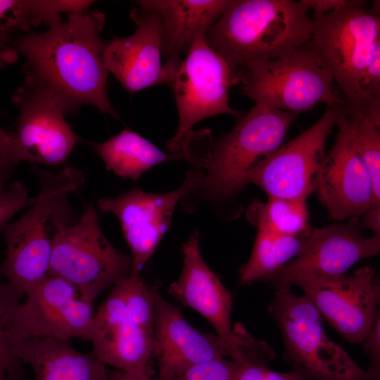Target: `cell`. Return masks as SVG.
I'll return each instance as SVG.
<instances>
[{"mask_svg": "<svg viewBox=\"0 0 380 380\" xmlns=\"http://www.w3.org/2000/svg\"><path fill=\"white\" fill-rule=\"evenodd\" d=\"M132 270V257L106 239L91 205L84 204L79 220L54 240L49 274L72 284L89 303Z\"/></svg>", "mask_w": 380, "mask_h": 380, "instance_id": "8", "label": "cell"}, {"mask_svg": "<svg viewBox=\"0 0 380 380\" xmlns=\"http://www.w3.org/2000/svg\"><path fill=\"white\" fill-rule=\"evenodd\" d=\"M345 120L353 146L367 167L372 179L375 207H380L379 127L349 114Z\"/></svg>", "mask_w": 380, "mask_h": 380, "instance_id": "27", "label": "cell"}, {"mask_svg": "<svg viewBox=\"0 0 380 380\" xmlns=\"http://www.w3.org/2000/svg\"><path fill=\"white\" fill-rule=\"evenodd\" d=\"M308 8L293 0H232L208 30L206 44L234 70L286 55L309 41Z\"/></svg>", "mask_w": 380, "mask_h": 380, "instance_id": "2", "label": "cell"}, {"mask_svg": "<svg viewBox=\"0 0 380 380\" xmlns=\"http://www.w3.org/2000/svg\"><path fill=\"white\" fill-rule=\"evenodd\" d=\"M105 21L99 11L72 12L44 32L30 31L14 40L15 51L26 59L25 76L41 84L65 115L90 105L118 118L106 90L109 72L100 37Z\"/></svg>", "mask_w": 380, "mask_h": 380, "instance_id": "1", "label": "cell"}, {"mask_svg": "<svg viewBox=\"0 0 380 380\" xmlns=\"http://www.w3.org/2000/svg\"><path fill=\"white\" fill-rule=\"evenodd\" d=\"M35 197L28 196L27 187L20 181H14L0 189V232L18 212L31 205Z\"/></svg>", "mask_w": 380, "mask_h": 380, "instance_id": "30", "label": "cell"}, {"mask_svg": "<svg viewBox=\"0 0 380 380\" xmlns=\"http://www.w3.org/2000/svg\"><path fill=\"white\" fill-rule=\"evenodd\" d=\"M348 113L346 106H326L315 124L255 165L246 177V185H257L268 198L306 201L316 189L327 138Z\"/></svg>", "mask_w": 380, "mask_h": 380, "instance_id": "12", "label": "cell"}, {"mask_svg": "<svg viewBox=\"0 0 380 380\" xmlns=\"http://www.w3.org/2000/svg\"><path fill=\"white\" fill-rule=\"evenodd\" d=\"M310 233L296 236H277L258 230L251 257L239 271V284L263 281L292 260Z\"/></svg>", "mask_w": 380, "mask_h": 380, "instance_id": "25", "label": "cell"}, {"mask_svg": "<svg viewBox=\"0 0 380 380\" xmlns=\"http://www.w3.org/2000/svg\"><path fill=\"white\" fill-rule=\"evenodd\" d=\"M234 380H305L291 370L279 372L270 369L267 365L252 362H239Z\"/></svg>", "mask_w": 380, "mask_h": 380, "instance_id": "32", "label": "cell"}, {"mask_svg": "<svg viewBox=\"0 0 380 380\" xmlns=\"http://www.w3.org/2000/svg\"><path fill=\"white\" fill-rule=\"evenodd\" d=\"M379 208H372L365 215L366 227L372 229L376 236H379Z\"/></svg>", "mask_w": 380, "mask_h": 380, "instance_id": "36", "label": "cell"}, {"mask_svg": "<svg viewBox=\"0 0 380 380\" xmlns=\"http://www.w3.org/2000/svg\"><path fill=\"white\" fill-rule=\"evenodd\" d=\"M15 290L0 275V379L6 373L21 367L13 355L11 336L13 315L20 303Z\"/></svg>", "mask_w": 380, "mask_h": 380, "instance_id": "28", "label": "cell"}, {"mask_svg": "<svg viewBox=\"0 0 380 380\" xmlns=\"http://www.w3.org/2000/svg\"><path fill=\"white\" fill-rule=\"evenodd\" d=\"M351 0L345 7L313 17L311 37L305 48L331 76L350 115L380 127V106L361 87L365 70L380 52V18Z\"/></svg>", "mask_w": 380, "mask_h": 380, "instance_id": "3", "label": "cell"}, {"mask_svg": "<svg viewBox=\"0 0 380 380\" xmlns=\"http://www.w3.org/2000/svg\"><path fill=\"white\" fill-rule=\"evenodd\" d=\"M13 353L30 367L32 380H110V370L91 352L80 353L65 341L27 338Z\"/></svg>", "mask_w": 380, "mask_h": 380, "instance_id": "22", "label": "cell"}, {"mask_svg": "<svg viewBox=\"0 0 380 380\" xmlns=\"http://www.w3.org/2000/svg\"><path fill=\"white\" fill-rule=\"evenodd\" d=\"M293 286L346 341L361 343L379 313L380 286L372 266L333 278H303Z\"/></svg>", "mask_w": 380, "mask_h": 380, "instance_id": "14", "label": "cell"}, {"mask_svg": "<svg viewBox=\"0 0 380 380\" xmlns=\"http://www.w3.org/2000/svg\"><path fill=\"white\" fill-rule=\"evenodd\" d=\"M268 312L281 336L284 360L305 380H380L379 372L362 369L329 338L321 315L304 296L277 290Z\"/></svg>", "mask_w": 380, "mask_h": 380, "instance_id": "6", "label": "cell"}, {"mask_svg": "<svg viewBox=\"0 0 380 380\" xmlns=\"http://www.w3.org/2000/svg\"><path fill=\"white\" fill-rule=\"evenodd\" d=\"M154 374L152 365L129 371L115 369L110 371V380H153Z\"/></svg>", "mask_w": 380, "mask_h": 380, "instance_id": "35", "label": "cell"}, {"mask_svg": "<svg viewBox=\"0 0 380 380\" xmlns=\"http://www.w3.org/2000/svg\"><path fill=\"white\" fill-rule=\"evenodd\" d=\"M22 158L15 135L0 127V189L5 188L16 166Z\"/></svg>", "mask_w": 380, "mask_h": 380, "instance_id": "31", "label": "cell"}, {"mask_svg": "<svg viewBox=\"0 0 380 380\" xmlns=\"http://www.w3.org/2000/svg\"><path fill=\"white\" fill-rule=\"evenodd\" d=\"M130 17L136 25L135 32L105 44L103 56L108 72L130 94L158 84H172L175 74L162 63L160 16L137 7Z\"/></svg>", "mask_w": 380, "mask_h": 380, "instance_id": "18", "label": "cell"}, {"mask_svg": "<svg viewBox=\"0 0 380 380\" xmlns=\"http://www.w3.org/2000/svg\"><path fill=\"white\" fill-rule=\"evenodd\" d=\"M239 362L218 357L189 367L173 380H234Z\"/></svg>", "mask_w": 380, "mask_h": 380, "instance_id": "29", "label": "cell"}, {"mask_svg": "<svg viewBox=\"0 0 380 380\" xmlns=\"http://www.w3.org/2000/svg\"><path fill=\"white\" fill-rule=\"evenodd\" d=\"M248 217L260 230L269 234L296 236L311 231L306 201L268 198L267 203L254 202Z\"/></svg>", "mask_w": 380, "mask_h": 380, "instance_id": "26", "label": "cell"}, {"mask_svg": "<svg viewBox=\"0 0 380 380\" xmlns=\"http://www.w3.org/2000/svg\"><path fill=\"white\" fill-rule=\"evenodd\" d=\"M35 171L40 182L39 194L29 210L4 229L6 253L0 275L20 298L49 274L56 236L75 224L68 194L84 182L82 172L72 167L57 174L37 167Z\"/></svg>", "mask_w": 380, "mask_h": 380, "instance_id": "4", "label": "cell"}, {"mask_svg": "<svg viewBox=\"0 0 380 380\" xmlns=\"http://www.w3.org/2000/svg\"><path fill=\"white\" fill-rule=\"evenodd\" d=\"M203 174L191 170L176 190L153 194L131 189L115 198H102L98 208L113 214L119 220L130 248L132 270L140 273L167 232L179 201L198 186Z\"/></svg>", "mask_w": 380, "mask_h": 380, "instance_id": "17", "label": "cell"}, {"mask_svg": "<svg viewBox=\"0 0 380 380\" xmlns=\"http://www.w3.org/2000/svg\"><path fill=\"white\" fill-rule=\"evenodd\" d=\"M15 307L11 336L15 345L27 338L85 340L95 312L65 280L49 274L30 287Z\"/></svg>", "mask_w": 380, "mask_h": 380, "instance_id": "13", "label": "cell"}, {"mask_svg": "<svg viewBox=\"0 0 380 380\" xmlns=\"http://www.w3.org/2000/svg\"><path fill=\"white\" fill-rule=\"evenodd\" d=\"M194 141L179 152L165 153L137 132L125 129L92 146L108 170L122 178L137 181L153 166L169 160H185L201 167L205 156L194 153Z\"/></svg>", "mask_w": 380, "mask_h": 380, "instance_id": "23", "label": "cell"}, {"mask_svg": "<svg viewBox=\"0 0 380 380\" xmlns=\"http://www.w3.org/2000/svg\"><path fill=\"white\" fill-rule=\"evenodd\" d=\"M228 357L218 336L194 328L158 290L155 300L153 360L156 380H173L200 362Z\"/></svg>", "mask_w": 380, "mask_h": 380, "instance_id": "20", "label": "cell"}, {"mask_svg": "<svg viewBox=\"0 0 380 380\" xmlns=\"http://www.w3.org/2000/svg\"><path fill=\"white\" fill-rule=\"evenodd\" d=\"M346 115L337 125L335 142L325 156L316 186L329 217L339 221L377 208L370 175L353 146Z\"/></svg>", "mask_w": 380, "mask_h": 380, "instance_id": "19", "label": "cell"}, {"mask_svg": "<svg viewBox=\"0 0 380 380\" xmlns=\"http://www.w3.org/2000/svg\"><path fill=\"white\" fill-rule=\"evenodd\" d=\"M361 343L369 360L367 369L380 372V314Z\"/></svg>", "mask_w": 380, "mask_h": 380, "instance_id": "33", "label": "cell"}, {"mask_svg": "<svg viewBox=\"0 0 380 380\" xmlns=\"http://www.w3.org/2000/svg\"><path fill=\"white\" fill-rule=\"evenodd\" d=\"M308 9L313 11V17H318L341 9L351 0H300Z\"/></svg>", "mask_w": 380, "mask_h": 380, "instance_id": "34", "label": "cell"}, {"mask_svg": "<svg viewBox=\"0 0 380 380\" xmlns=\"http://www.w3.org/2000/svg\"><path fill=\"white\" fill-rule=\"evenodd\" d=\"M182 253V270L170 284L169 293L210 322L232 360L268 365L274 357L272 350L241 325L232 327V294L202 258L197 233L183 245Z\"/></svg>", "mask_w": 380, "mask_h": 380, "instance_id": "11", "label": "cell"}, {"mask_svg": "<svg viewBox=\"0 0 380 380\" xmlns=\"http://www.w3.org/2000/svg\"><path fill=\"white\" fill-rule=\"evenodd\" d=\"M241 70L239 72L241 92L255 104L297 115L321 103L348 107L341 94L333 89L331 76L305 46Z\"/></svg>", "mask_w": 380, "mask_h": 380, "instance_id": "10", "label": "cell"}, {"mask_svg": "<svg viewBox=\"0 0 380 380\" xmlns=\"http://www.w3.org/2000/svg\"><path fill=\"white\" fill-rule=\"evenodd\" d=\"M0 380H30L26 378L22 367L6 373ZM32 380V379H31Z\"/></svg>", "mask_w": 380, "mask_h": 380, "instance_id": "37", "label": "cell"}, {"mask_svg": "<svg viewBox=\"0 0 380 380\" xmlns=\"http://www.w3.org/2000/svg\"><path fill=\"white\" fill-rule=\"evenodd\" d=\"M138 8L157 13L163 23L162 56L175 75L181 53L220 18L232 0H141Z\"/></svg>", "mask_w": 380, "mask_h": 380, "instance_id": "21", "label": "cell"}, {"mask_svg": "<svg viewBox=\"0 0 380 380\" xmlns=\"http://www.w3.org/2000/svg\"><path fill=\"white\" fill-rule=\"evenodd\" d=\"M297 116L255 104L204 158L199 184L207 195L224 198L246 186L249 172L282 145Z\"/></svg>", "mask_w": 380, "mask_h": 380, "instance_id": "7", "label": "cell"}, {"mask_svg": "<svg viewBox=\"0 0 380 380\" xmlns=\"http://www.w3.org/2000/svg\"><path fill=\"white\" fill-rule=\"evenodd\" d=\"M357 217L348 224L312 229L299 253L263 281L275 291L291 289L303 278L346 274L357 261L379 253L380 237L364 236Z\"/></svg>", "mask_w": 380, "mask_h": 380, "instance_id": "15", "label": "cell"}, {"mask_svg": "<svg viewBox=\"0 0 380 380\" xmlns=\"http://www.w3.org/2000/svg\"><path fill=\"white\" fill-rule=\"evenodd\" d=\"M239 72L198 36L187 50L172 86L179 115L175 135L167 146L177 153L188 147L196 137L192 127L199 121L219 114L241 119L243 113L230 107L229 89L240 82Z\"/></svg>", "mask_w": 380, "mask_h": 380, "instance_id": "9", "label": "cell"}, {"mask_svg": "<svg viewBox=\"0 0 380 380\" xmlns=\"http://www.w3.org/2000/svg\"><path fill=\"white\" fill-rule=\"evenodd\" d=\"M89 0H0V71L15 63L18 53L14 40L33 26L48 27L61 20V13L87 11Z\"/></svg>", "mask_w": 380, "mask_h": 380, "instance_id": "24", "label": "cell"}, {"mask_svg": "<svg viewBox=\"0 0 380 380\" xmlns=\"http://www.w3.org/2000/svg\"><path fill=\"white\" fill-rule=\"evenodd\" d=\"M157 291L133 272L112 286L84 340L105 365L122 371L152 365Z\"/></svg>", "mask_w": 380, "mask_h": 380, "instance_id": "5", "label": "cell"}, {"mask_svg": "<svg viewBox=\"0 0 380 380\" xmlns=\"http://www.w3.org/2000/svg\"><path fill=\"white\" fill-rule=\"evenodd\" d=\"M12 101L18 109L14 135L22 161L50 165L63 163L79 138L56 101L37 82L25 76Z\"/></svg>", "mask_w": 380, "mask_h": 380, "instance_id": "16", "label": "cell"}]
</instances>
